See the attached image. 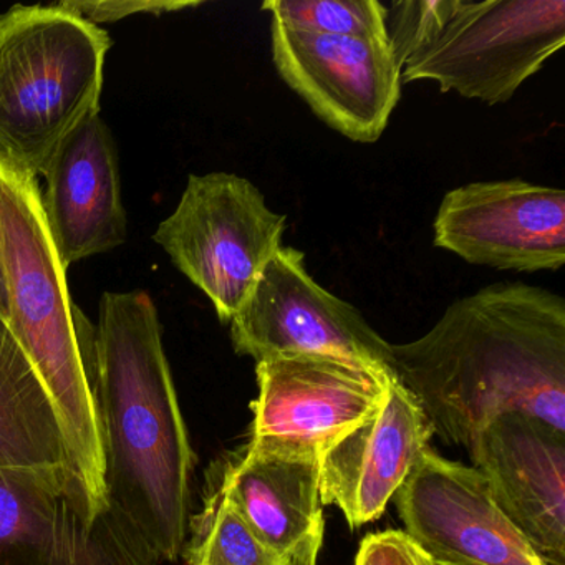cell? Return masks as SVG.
<instances>
[{"label":"cell","mask_w":565,"mask_h":565,"mask_svg":"<svg viewBox=\"0 0 565 565\" xmlns=\"http://www.w3.org/2000/svg\"><path fill=\"white\" fill-rule=\"evenodd\" d=\"M390 356L448 445L471 448L505 413L565 435V300L544 287L492 284L455 300L425 335L390 343Z\"/></svg>","instance_id":"6da1fadb"},{"label":"cell","mask_w":565,"mask_h":565,"mask_svg":"<svg viewBox=\"0 0 565 565\" xmlns=\"http://www.w3.org/2000/svg\"><path fill=\"white\" fill-rule=\"evenodd\" d=\"M42 177V210L65 269L127 241L117 148L100 111L68 134Z\"/></svg>","instance_id":"5bb4252c"},{"label":"cell","mask_w":565,"mask_h":565,"mask_svg":"<svg viewBox=\"0 0 565 565\" xmlns=\"http://www.w3.org/2000/svg\"><path fill=\"white\" fill-rule=\"evenodd\" d=\"M230 326L236 353L256 363L330 355L392 370L390 343L352 303L319 286L307 273L303 253L290 246H280L266 264Z\"/></svg>","instance_id":"ba28073f"},{"label":"cell","mask_w":565,"mask_h":565,"mask_svg":"<svg viewBox=\"0 0 565 565\" xmlns=\"http://www.w3.org/2000/svg\"><path fill=\"white\" fill-rule=\"evenodd\" d=\"M468 451L535 554L545 565H565V435L505 413L481 429Z\"/></svg>","instance_id":"4fadbf2b"},{"label":"cell","mask_w":565,"mask_h":565,"mask_svg":"<svg viewBox=\"0 0 565 565\" xmlns=\"http://www.w3.org/2000/svg\"><path fill=\"white\" fill-rule=\"evenodd\" d=\"M0 469L41 476L58 488L82 495L90 504L65 436L61 415L31 360L2 319Z\"/></svg>","instance_id":"e0dca14e"},{"label":"cell","mask_w":565,"mask_h":565,"mask_svg":"<svg viewBox=\"0 0 565 565\" xmlns=\"http://www.w3.org/2000/svg\"><path fill=\"white\" fill-rule=\"evenodd\" d=\"M433 244L472 266L515 273L565 264V193L524 180L482 181L443 198Z\"/></svg>","instance_id":"30bf717a"},{"label":"cell","mask_w":565,"mask_h":565,"mask_svg":"<svg viewBox=\"0 0 565 565\" xmlns=\"http://www.w3.org/2000/svg\"><path fill=\"white\" fill-rule=\"evenodd\" d=\"M253 438L259 451L317 459L373 415L392 370L330 355H284L256 363Z\"/></svg>","instance_id":"52a82bcc"},{"label":"cell","mask_w":565,"mask_h":565,"mask_svg":"<svg viewBox=\"0 0 565 565\" xmlns=\"http://www.w3.org/2000/svg\"><path fill=\"white\" fill-rule=\"evenodd\" d=\"M0 246L9 289L8 327L47 388L95 514L108 509L94 395L97 330L68 292L38 180L0 171Z\"/></svg>","instance_id":"3957f363"},{"label":"cell","mask_w":565,"mask_h":565,"mask_svg":"<svg viewBox=\"0 0 565 565\" xmlns=\"http://www.w3.org/2000/svg\"><path fill=\"white\" fill-rule=\"evenodd\" d=\"M57 8L65 9L72 14L78 15L90 24L98 25L105 22L120 21L134 14L161 15L168 12L183 11V9L196 8L200 2H143V0H64Z\"/></svg>","instance_id":"ffe728a7"},{"label":"cell","mask_w":565,"mask_h":565,"mask_svg":"<svg viewBox=\"0 0 565 565\" xmlns=\"http://www.w3.org/2000/svg\"><path fill=\"white\" fill-rule=\"evenodd\" d=\"M273 21L333 38L388 39V9L376 0H267Z\"/></svg>","instance_id":"d6986e66"},{"label":"cell","mask_w":565,"mask_h":565,"mask_svg":"<svg viewBox=\"0 0 565 565\" xmlns=\"http://www.w3.org/2000/svg\"><path fill=\"white\" fill-rule=\"evenodd\" d=\"M277 74L333 130L375 143L402 94V71L388 39L333 38L270 19Z\"/></svg>","instance_id":"9c48e42d"},{"label":"cell","mask_w":565,"mask_h":565,"mask_svg":"<svg viewBox=\"0 0 565 565\" xmlns=\"http://www.w3.org/2000/svg\"><path fill=\"white\" fill-rule=\"evenodd\" d=\"M95 330L94 395L108 509L160 564L178 561L190 531L196 455L157 306L145 290L104 294Z\"/></svg>","instance_id":"7a4b0ae2"},{"label":"cell","mask_w":565,"mask_h":565,"mask_svg":"<svg viewBox=\"0 0 565 565\" xmlns=\"http://www.w3.org/2000/svg\"><path fill=\"white\" fill-rule=\"evenodd\" d=\"M435 565H439V564H435Z\"/></svg>","instance_id":"cb8c5ba5"},{"label":"cell","mask_w":565,"mask_h":565,"mask_svg":"<svg viewBox=\"0 0 565 565\" xmlns=\"http://www.w3.org/2000/svg\"><path fill=\"white\" fill-rule=\"evenodd\" d=\"M190 541L183 555L188 565H286L253 531L239 509L207 472L204 504L190 518Z\"/></svg>","instance_id":"ac0fdd59"},{"label":"cell","mask_w":565,"mask_h":565,"mask_svg":"<svg viewBox=\"0 0 565 565\" xmlns=\"http://www.w3.org/2000/svg\"><path fill=\"white\" fill-rule=\"evenodd\" d=\"M0 565H160L118 521L31 472L0 469Z\"/></svg>","instance_id":"7c38bea8"},{"label":"cell","mask_w":565,"mask_h":565,"mask_svg":"<svg viewBox=\"0 0 565 565\" xmlns=\"http://www.w3.org/2000/svg\"><path fill=\"white\" fill-rule=\"evenodd\" d=\"M405 534L439 565H545L478 469L423 452L393 495Z\"/></svg>","instance_id":"8fae6325"},{"label":"cell","mask_w":565,"mask_h":565,"mask_svg":"<svg viewBox=\"0 0 565 565\" xmlns=\"http://www.w3.org/2000/svg\"><path fill=\"white\" fill-rule=\"evenodd\" d=\"M107 31L51 6L0 15V171L38 180L62 141L100 111Z\"/></svg>","instance_id":"5b68a950"},{"label":"cell","mask_w":565,"mask_h":565,"mask_svg":"<svg viewBox=\"0 0 565 565\" xmlns=\"http://www.w3.org/2000/svg\"><path fill=\"white\" fill-rule=\"evenodd\" d=\"M355 565H435L403 531L370 534L360 544Z\"/></svg>","instance_id":"44dd1931"},{"label":"cell","mask_w":565,"mask_h":565,"mask_svg":"<svg viewBox=\"0 0 565 565\" xmlns=\"http://www.w3.org/2000/svg\"><path fill=\"white\" fill-rule=\"evenodd\" d=\"M0 319L8 323L9 320V289L8 276H6L4 259H2V246H0Z\"/></svg>","instance_id":"603a6c76"},{"label":"cell","mask_w":565,"mask_h":565,"mask_svg":"<svg viewBox=\"0 0 565 565\" xmlns=\"http://www.w3.org/2000/svg\"><path fill=\"white\" fill-rule=\"evenodd\" d=\"M431 436L422 406L393 375L380 408L320 459V502L337 505L352 529L376 521Z\"/></svg>","instance_id":"9a60e30c"},{"label":"cell","mask_w":565,"mask_h":565,"mask_svg":"<svg viewBox=\"0 0 565 565\" xmlns=\"http://www.w3.org/2000/svg\"><path fill=\"white\" fill-rule=\"evenodd\" d=\"M323 532L319 531L310 535L306 542L299 545L287 558L286 565H317L319 552L322 548Z\"/></svg>","instance_id":"7402d4cb"},{"label":"cell","mask_w":565,"mask_h":565,"mask_svg":"<svg viewBox=\"0 0 565 565\" xmlns=\"http://www.w3.org/2000/svg\"><path fill=\"white\" fill-rule=\"evenodd\" d=\"M386 35L402 82L499 105L565 44V0H405Z\"/></svg>","instance_id":"277c9868"},{"label":"cell","mask_w":565,"mask_h":565,"mask_svg":"<svg viewBox=\"0 0 565 565\" xmlns=\"http://www.w3.org/2000/svg\"><path fill=\"white\" fill-rule=\"evenodd\" d=\"M207 472L257 537L280 557H289L310 535L326 531L317 459L246 445L214 462Z\"/></svg>","instance_id":"2e32d148"},{"label":"cell","mask_w":565,"mask_h":565,"mask_svg":"<svg viewBox=\"0 0 565 565\" xmlns=\"http://www.w3.org/2000/svg\"><path fill=\"white\" fill-rule=\"evenodd\" d=\"M286 214L267 206L256 184L233 173L191 174L154 243L230 323L266 264L282 246Z\"/></svg>","instance_id":"8992f818"}]
</instances>
